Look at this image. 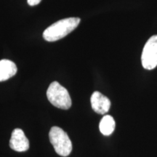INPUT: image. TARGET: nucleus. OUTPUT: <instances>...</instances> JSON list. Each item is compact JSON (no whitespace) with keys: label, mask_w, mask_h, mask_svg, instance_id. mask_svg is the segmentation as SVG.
<instances>
[{"label":"nucleus","mask_w":157,"mask_h":157,"mask_svg":"<svg viewBox=\"0 0 157 157\" xmlns=\"http://www.w3.org/2000/svg\"><path fill=\"white\" fill-rule=\"evenodd\" d=\"M41 1H42V0H27L28 4L30 6H35L39 5V4L41 2Z\"/></svg>","instance_id":"obj_9"},{"label":"nucleus","mask_w":157,"mask_h":157,"mask_svg":"<svg viewBox=\"0 0 157 157\" xmlns=\"http://www.w3.org/2000/svg\"><path fill=\"white\" fill-rule=\"evenodd\" d=\"M90 102L93 111L99 114L106 113L111 107V101L109 98L98 91L93 93Z\"/></svg>","instance_id":"obj_6"},{"label":"nucleus","mask_w":157,"mask_h":157,"mask_svg":"<svg viewBox=\"0 0 157 157\" xmlns=\"http://www.w3.org/2000/svg\"><path fill=\"white\" fill-rule=\"evenodd\" d=\"M10 146L17 152L26 151L29 148V141L21 129H15L10 140Z\"/></svg>","instance_id":"obj_5"},{"label":"nucleus","mask_w":157,"mask_h":157,"mask_svg":"<svg viewBox=\"0 0 157 157\" xmlns=\"http://www.w3.org/2000/svg\"><path fill=\"white\" fill-rule=\"evenodd\" d=\"M17 66L14 62L7 59L0 60V82L13 77L17 73Z\"/></svg>","instance_id":"obj_7"},{"label":"nucleus","mask_w":157,"mask_h":157,"mask_svg":"<svg viewBox=\"0 0 157 157\" xmlns=\"http://www.w3.org/2000/svg\"><path fill=\"white\" fill-rule=\"evenodd\" d=\"M50 141L57 154L67 156L72 151V143L68 134L58 127H52L49 133Z\"/></svg>","instance_id":"obj_3"},{"label":"nucleus","mask_w":157,"mask_h":157,"mask_svg":"<svg viewBox=\"0 0 157 157\" xmlns=\"http://www.w3.org/2000/svg\"><path fill=\"white\" fill-rule=\"evenodd\" d=\"M142 66L145 69L152 70L157 66V35L147 41L141 56Z\"/></svg>","instance_id":"obj_4"},{"label":"nucleus","mask_w":157,"mask_h":157,"mask_svg":"<svg viewBox=\"0 0 157 157\" xmlns=\"http://www.w3.org/2000/svg\"><path fill=\"white\" fill-rule=\"evenodd\" d=\"M48 101L54 106L63 110H67L71 106V99L68 90L58 82H53L47 90Z\"/></svg>","instance_id":"obj_2"},{"label":"nucleus","mask_w":157,"mask_h":157,"mask_svg":"<svg viewBox=\"0 0 157 157\" xmlns=\"http://www.w3.org/2000/svg\"><path fill=\"white\" fill-rule=\"evenodd\" d=\"M116 123L113 118L110 115H105L102 118L99 124V129L103 135L109 136L115 129Z\"/></svg>","instance_id":"obj_8"},{"label":"nucleus","mask_w":157,"mask_h":157,"mask_svg":"<svg viewBox=\"0 0 157 157\" xmlns=\"http://www.w3.org/2000/svg\"><path fill=\"white\" fill-rule=\"evenodd\" d=\"M78 17H68L54 23L43 32V38L48 42H56L73 31L79 24Z\"/></svg>","instance_id":"obj_1"}]
</instances>
